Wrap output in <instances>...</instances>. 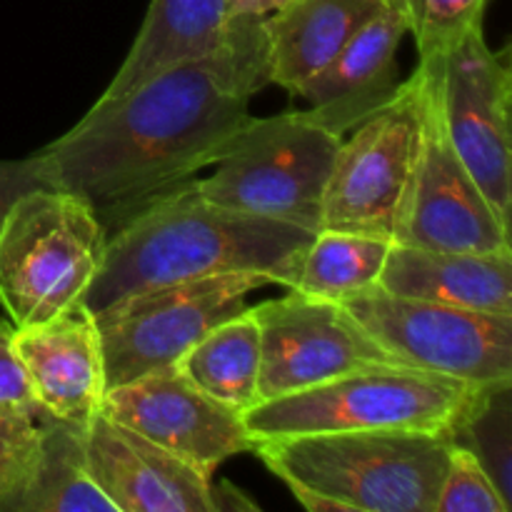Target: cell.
Masks as SVG:
<instances>
[{"label":"cell","instance_id":"1","mask_svg":"<svg viewBox=\"0 0 512 512\" xmlns=\"http://www.w3.org/2000/svg\"><path fill=\"white\" fill-rule=\"evenodd\" d=\"M265 85L263 18L233 13L210 53L98 100L38 153L55 188L80 195L110 235V225L120 228L150 200L218 163L250 123V100Z\"/></svg>","mask_w":512,"mask_h":512},{"label":"cell","instance_id":"2","mask_svg":"<svg viewBox=\"0 0 512 512\" xmlns=\"http://www.w3.org/2000/svg\"><path fill=\"white\" fill-rule=\"evenodd\" d=\"M313 235L210 203L188 180L108 235L103 263L80 308L98 315L145 290L230 273L263 275L288 288Z\"/></svg>","mask_w":512,"mask_h":512},{"label":"cell","instance_id":"3","mask_svg":"<svg viewBox=\"0 0 512 512\" xmlns=\"http://www.w3.org/2000/svg\"><path fill=\"white\" fill-rule=\"evenodd\" d=\"M450 438L355 430L255 440L250 453L310 512H435Z\"/></svg>","mask_w":512,"mask_h":512},{"label":"cell","instance_id":"4","mask_svg":"<svg viewBox=\"0 0 512 512\" xmlns=\"http://www.w3.org/2000/svg\"><path fill=\"white\" fill-rule=\"evenodd\" d=\"M478 385L413 365H375L328 383L263 400L243 413L255 440L355 430L453 433Z\"/></svg>","mask_w":512,"mask_h":512},{"label":"cell","instance_id":"5","mask_svg":"<svg viewBox=\"0 0 512 512\" xmlns=\"http://www.w3.org/2000/svg\"><path fill=\"white\" fill-rule=\"evenodd\" d=\"M108 230L80 195L33 190L0 228V308L15 328L78 308L103 263Z\"/></svg>","mask_w":512,"mask_h":512},{"label":"cell","instance_id":"6","mask_svg":"<svg viewBox=\"0 0 512 512\" xmlns=\"http://www.w3.org/2000/svg\"><path fill=\"white\" fill-rule=\"evenodd\" d=\"M340 140L308 110L250 118L215 173L193 185L215 205L318 233Z\"/></svg>","mask_w":512,"mask_h":512},{"label":"cell","instance_id":"7","mask_svg":"<svg viewBox=\"0 0 512 512\" xmlns=\"http://www.w3.org/2000/svg\"><path fill=\"white\" fill-rule=\"evenodd\" d=\"M425 75L418 65L388 103L340 140L323 200L320 230L363 233L395 243L413 193L423 138Z\"/></svg>","mask_w":512,"mask_h":512},{"label":"cell","instance_id":"8","mask_svg":"<svg viewBox=\"0 0 512 512\" xmlns=\"http://www.w3.org/2000/svg\"><path fill=\"white\" fill-rule=\"evenodd\" d=\"M263 285L270 280L253 273L213 275L145 290L93 315L105 390L173 368L208 330L245 310V295Z\"/></svg>","mask_w":512,"mask_h":512},{"label":"cell","instance_id":"9","mask_svg":"<svg viewBox=\"0 0 512 512\" xmlns=\"http://www.w3.org/2000/svg\"><path fill=\"white\" fill-rule=\"evenodd\" d=\"M340 305L405 365L468 385L512 380V315L400 298L378 285Z\"/></svg>","mask_w":512,"mask_h":512},{"label":"cell","instance_id":"10","mask_svg":"<svg viewBox=\"0 0 512 512\" xmlns=\"http://www.w3.org/2000/svg\"><path fill=\"white\" fill-rule=\"evenodd\" d=\"M430 60L438 70L440 108L450 143L498 218L510 225L512 73L508 48H490L480 25L450 45L448 53Z\"/></svg>","mask_w":512,"mask_h":512},{"label":"cell","instance_id":"11","mask_svg":"<svg viewBox=\"0 0 512 512\" xmlns=\"http://www.w3.org/2000/svg\"><path fill=\"white\" fill-rule=\"evenodd\" d=\"M425 75L423 138L413 193L395 245L450 253H505L512 250L505 225L468 173L448 138L440 108L438 70L420 60Z\"/></svg>","mask_w":512,"mask_h":512},{"label":"cell","instance_id":"12","mask_svg":"<svg viewBox=\"0 0 512 512\" xmlns=\"http://www.w3.org/2000/svg\"><path fill=\"white\" fill-rule=\"evenodd\" d=\"M260 328L258 403L375 365H405L340 303L293 293L250 308Z\"/></svg>","mask_w":512,"mask_h":512},{"label":"cell","instance_id":"13","mask_svg":"<svg viewBox=\"0 0 512 512\" xmlns=\"http://www.w3.org/2000/svg\"><path fill=\"white\" fill-rule=\"evenodd\" d=\"M100 410L208 478L225 460L253 450L243 413L210 398L175 365L105 390Z\"/></svg>","mask_w":512,"mask_h":512},{"label":"cell","instance_id":"14","mask_svg":"<svg viewBox=\"0 0 512 512\" xmlns=\"http://www.w3.org/2000/svg\"><path fill=\"white\" fill-rule=\"evenodd\" d=\"M85 460L115 512H215L213 478L103 410L83 430Z\"/></svg>","mask_w":512,"mask_h":512},{"label":"cell","instance_id":"15","mask_svg":"<svg viewBox=\"0 0 512 512\" xmlns=\"http://www.w3.org/2000/svg\"><path fill=\"white\" fill-rule=\"evenodd\" d=\"M13 345L40 413L85 430L105 398L103 350L93 315L78 305L48 323L15 328Z\"/></svg>","mask_w":512,"mask_h":512},{"label":"cell","instance_id":"16","mask_svg":"<svg viewBox=\"0 0 512 512\" xmlns=\"http://www.w3.org/2000/svg\"><path fill=\"white\" fill-rule=\"evenodd\" d=\"M405 33L408 15L383 5L295 98L308 100V115L328 130L338 135L348 133L373 110L388 103L400 85L395 80V58Z\"/></svg>","mask_w":512,"mask_h":512},{"label":"cell","instance_id":"17","mask_svg":"<svg viewBox=\"0 0 512 512\" xmlns=\"http://www.w3.org/2000/svg\"><path fill=\"white\" fill-rule=\"evenodd\" d=\"M378 288L400 298L512 315V250L450 253L393 243Z\"/></svg>","mask_w":512,"mask_h":512},{"label":"cell","instance_id":"18","mask_svg":"<svg viewBox=\"0 0 512 512\" xmlns=\"http://www.w3.org/2000/svg\"><path fill=\"white\" fill-rule=\"evenodd\" d=\"M383 5V0H290L263 18L270 83L298 95Z\"/></svg>","mask_w":512,"mask_h":512},{"label":"cell","instance_id":"19","mask_svg":"<svg viewBox=\"0 0 512 512\" xmlns=\"http://www.w3.org/2000/svg\"><path fill=\"white\" fill-rule=\"evenodd\" d=\"M228 23V0H150L128 58L98 100L118 98L158 70L210 53Z\"/></svg>","mask_w":512,"mask_h":512},{"label":"cell","instance_id":"20","mask_svg":"<svg viewBox=\"0 0 512 512\" xmlns=\"http://www.w3.org/2000/svg\"><path fill=\"white\" fill-rule=\"evenodd\" d=\"M0 512H115L88 470L83 428L40 413L33 468Z\"/></svg>","mask_w":512,"mask_h":512},{"label":"cell","instance_id":"21","mask_svg":"<svg viewBox=\"0 0 512 512\" xmlns=\"http://www.w3.org/2000/svg\"><path fill=\"white\" fill-rule=\"evenodd\" d=\"M175 368L203 393L238 413L258 405L260 328L250 308L208 330L180 355Z\"/></svg>","mask_w":512,"mask_h":512},{"label":"cell","instance_id":"22","mask_svg":"<svg viewBox=\"0 0 512 512\" xmlns=\"http://www.w3.org/2000/svg\"><path fill=\"white\" fill-rule=\"evenodd\" d=\"M393 243L363 233L318 230L305 248L288 290L313 300L345 303L375 288Z\"/></svg>","mask_w":512,"mask_h":512},{"label":"cell","instance_id":"23","mask_svg":"<svg viewBox=\"0 0 512 512\" xmlns=\"http://www.w3.org/2000/svg\"><path fill=\"white\" fill-rule=\"evenodd\" d=\"M450 443L478 458L512 508V380L475 388Z\"/></svg>","mask_w":512,"mask_h":512},{"label":"cell","instance_id":"24","mask_svg":"<svg viewBox=\"0 0 512 512\" xmlns=\"http://www.w3.org/2000/svg\"><path fill=\"white\" fill-rule=\"evenodd\" d=\"M488 0H410L408 33H413L420 60L440 58L468 30L483 25Z\"/></svg>","mask_w":512,"mask_h":512},{"label":"cell","instance_id":"25","mask_svg":"<svg viewBox=\"0 0 512 512\" xmlns=\"http://www.w3.org/2000/svg\"><path fill=\"white\" fill-rule=\"evenodd\" d=\"M493 478L470 450L450 445L448 468L440 485L435 512H510Z\"/></svg>","mask_w":512,"mask_h":512},{"label":"cell","instance_id":"26","mask_svg":"<svg viewBox=\"0 0 512 512\" xmlns=\"http://www.w3.org/2000/svg\"><path fill=\"white\" fill-rule=\"evenodd\" d=\"M38 418L0 408V510L23 488L33 468L38 453Z\"/></svg>","mask_w":512,"mask_h":512},{"label":"cell","instance_id":"27","mask_svg":"<svg viewBox=\"0 0 512 512\" xmlns=\"http://www.w3.org/2000/svg\"><path fill=\"white\" fill-rule=\"evenodd\" d=\"M15 325L0 315V408L38 418L40 408L30 390L28 375L13 345Z\"/></svg>","mask_w":512,"mask_h":512},{"label":"cell","instance_id":"28","mask_svg":"<svg viewBox=\"0 0 512 512\" xmlns=\"http://www.w3.org/2000/svg\"><path fill=\"white\" fill-rule=\"evenodd\" d=\"M45 188H55V185L40 153L23 160H0V228L20 198Z\"/></svg>","mask_w":512,"mask_h":512},{"label":"cell","instance_id":"29","mask_svg":"<svg viewBox=\"0 0 512 512\" xmlns=\"http://www.w3.org/2000/svg\"><path fill=\"white\" fill-rule=\"evenodd\" d=\"M213 503L215 512H230V510H258V503L245 498L238 488L230 483H215L213 480Z\"/></svg>","mask_w":512,"mask_h":512},{"label":"cell","instance_id":"30","mask_svg":"<svg viewBox=\"0 0 512 512\" xmlns=\"http://www.w3.org/2000/svg\"><path fill=\"white\" fill-rule=\"evenodd\" d=\"M290 0H238L235 8L230 10L233 13H248V15H258V18H268V15L278 13L280 8H285Z\"/></svg>","mask_w":512,"mask_h":512},{"label":"cell","instance_id":"31","mask_svg":"<svg viewBox=\"0 0 512 512\" xmlns=\"http://www.w3.org/2000/svg\"><path fill=\"white\" fill-rule=\"evenodd\" d=\"M385 5H390V8H398V10H403L405 15H408V3L410 0H383Z\"/></svg>","mask_w":512,"mask_h":512},{"label":"cell","instance_id":"32","mask_svg":"<svg viewBox=\"0 0 512 512\" xmlns=\"http://www.w3.org/2000/svg\"><path fill=\"white\" fill-rule=\"evenodd\" d=\"M235 3H238V0H228V5H230V10L235 8Z\"/></svg>","mask_w":512,"mask_h":512}]
</instances>
